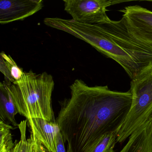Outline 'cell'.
Masks as SVG:
<instances>
[{
  "instance_id": "obj_1",
  "label": "cell",
  "mask_w": 152,
  "mask_h": 152,
  "mask_svg": "<svg viewBox=\"0 0 152 152\" xmlns=\"http://www.w3.org/2000/svg\"><path fill=\"white\" fill-rule=\"evenodd\" d=\"M71 97L61 102L56 123L67 152H88L103 135L119 133L132 102L130 91H114L107 86H89L77 79L70 86Z\"/></svg>"
},
{
  "instance_id": "obj_2",
  "label": "cell",
  "mask_w": 152,
  "mask_h": 152,
  "mask_svg": "<svg viewBox=\"0 0 152 152\" xmlns=\"http://www.w3.org/2000/svg\"><path fill=\"white\" fill-rule=\"evenodd\" d=\"M47 26L84 41L121 66L131 79L152 64V48L128 31L122 18L101 24H89L72 19L50 18Z\"/></svg>"
},
{
  "instance_id": "obj_3",
  "label": "cell",
  "mask_w": 152,
  "mask_h": 152,
  "mask_svg": "<svg viewBox=\"0 0 152 152\" xmlns=\"http://www.w3.org/2000/svg\"><path fill=\"white\" fill-rule=\"evenodd\" d=\"M7 86L18 113L26 119L55 122L51 105L55 82L51 75L30 71L25 72L20 80Z\"/></svg>"
},
{
  "instance_id": "obj_4",
  "label": "cell",
  "mask_w": 152,
  "mask_h": 152,
  "mask_svg": "<svg viewBox=\"0 0 152 152\" xmlns=\"http://www.w3.org/2000/svg\"><path fill=\"white\" fill-rule=\"evenodd\" d=\"M130 86L131 107L118 133V143L124 142L152 114V64L132 79Z\"/></svg>"
},
{
  "instance_id": "obj_5",
  "label": "cell",
  "mask_w": 152,
  "mask_h": 152,
  "mask_svg": "<svg viewBox=\"0 0 152 152\" xmlns=\"http://www.w3.org/2000/svg\"><path fill=\"white\" fill-rule=\"evenodd\" d=\"M64 10L76 22L101 24L108 22L107 8L124 2L112 0H64Z\"/></svg>"
},
{
  "instance_id": "obj_6",
  "label": "cell",
  "mask_w": 152,
  "mask_h": 152,
  "mask_svg": "<svg viewBox=\"0 0 152 152\" xmlns=\"http://www.w3.org/2000/svg\"><path fill=\"white\" fill-rule=\"evenodd\" d=\"M128 31L152 48V12L140 6H129L121 10Z\"/></svg>"
},
{
  "instance_id": "obj_7",
  "label": "cell",
  "mask_w": 152,
  "mask_h": 152,
  "mask_svg": "<svg viewBox=\"0 0 152 152\" xmlns=\"http://www.w3.org/2000/svg\"><path fill=\"white\" fill-rule=\"evenodd\" d=\"M43 3L42 0H1L0 23L24 20L42 9Z\"/></svg>"
},
{
  "instance_id": "obj_8",
  "label": "cell",
  "mask_w": 152,
  "mask_h": 152,
  "mask_svg": "<svg viewBox=\"0 0 152 152\" xmlns=\"http://www.w3.org/2000/svg\"><path fill=\"white\" fill-rule=\"evenodd\" d=\"M31 130L49 152H56L57 137L60 132L56 122H50L41 118L27 119Z\"/></svg>"
},
{
  "instance_id": "obj_9",
  "label": "cell",
  "mask_w": 152,
  "mask_h": 152,
  "mask_svg": "<svg viewBox=\"0 0 152 152\" xmlns=\"http://www.w3.org/2000/svg\"><path fill=\"white\" fill-rule=\"evenodd\" d=\"M120 152H152V114L129 136Z\"/></svg>"
},
{
  "instance_id": "obj_10",
  "label": "cell",
  "mask_w": 152,
  "mask_h": 152,
  "mask_svg": "<svg viewBox=\"0 0 152 152\" xmlns=\"http://www.w3.org/2000/svg\"><path fill=\"white\" fill-rule=\"evenodd\" d=\"M18 112L14 104L8 86L5 83H0V117L1 120H6L15 127L18 126L15 120Z\"/></svg>"
},
{
  "instance_id": "obj_11",
  "label": "cell",
  "mask_w": 152,
  "mask_h": 152,
  "mask_svg": "<svg viewBox=\"0 0 152 152\" xmlns=\"http://www.w3.org/2000/svg\"><path fill=\"white\" fill-rule=\"evenodd\" d=\"M0 71L5 76L4 82L9 85L20 80L25 73L12 57L4 51L0 54Z\"/></svg>"
},
{
  "instance_id": "obj_12",
  "label": "cell",
  "mask_w": 152,
  "mask_h": 152,
  "mask_svg": "<svg viewBox=\"0 0 152 152\" xmlns=\"http://www.w3.org/2000/svg\"><path fill=\"white\" fill-rule=\"evenodd\" d=\"M118 134V132H112L104 134L95 142L88 152H115L114 148L117 143Z\"/></svg>"
},
{
  "instance_id": "obj_13",
  "label": "cell",
  "mask_w": 152,
  "mask_h": 152,
  "mask_svg": "<svg viewBox=\"0 0 152 152\" xmlns=\"http://www.w3.org/2000/svg\"><path fill=\"white\" fill-rule=\"evenodd\" d=\"M13 127L1 120L0 122V152H9L15 145L12 140L11 130Z\"/></svg>"
},
{
  "instance_id": "obj_14",
  "label": "cell",
  "mask_w": 152,
  "mask_h": 152,
  "mask_svg": "<svg viewBox=\"0 0 152 152\" xmlns=\"http://www.w3.org/2000/svg\"><path fill=\"white\" fill-rule=\"evenodd\" d=\"M27 122L26 119L18 124L21 132V139L18 142L15 143L14 147L9 152H34L33 145L31 138L26 139V131Z\"/></svg>"
},
{
  "instance_id": "obj_15",
  "label": "cell",
  "mask_w": 152,
  "mask_h": 152,
  "mask_svg": "<svg viewBox=\"0 0 152 152\" xmlns=\"http://www.w3.org/2000/svg\"><path fill=\"white\" fill-rule=\"evenodd\" d=\"M31 138L33 145L34 152H49L34 135L31 134Z\"/></svg>"
},
{
  "instance_id": "obj_16",
  "label": "cell",
  "mask_w": 152,
  "mask_h": 152,
  "mask_svg": "<svg viewBox=\"0 0 152 152\" xmlns=\"http://www.w3.org/2000/svg\"><path fill=\"white\" fill-rule=\"evenodd\" d=\"M64 143V137L60 132L57 137L56 152H67L65 147Z\"/></svg>"
}]
</instances>
